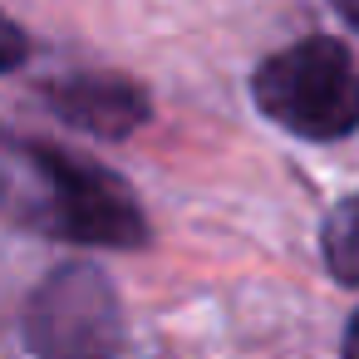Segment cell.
Here are the masks:
<instances>
[{
    "mask_svg": "<svg viewBox=\"0 0 359 359\" xmlns=\"http://www.w3.org/2000/svg\"><path fill=\"white\" fill-rule=\"evenodd\" d=\"M15 163L35 177L30 207L20 212L50 236L89 246H143L148 222L128 187L89 158H74L55 143H15Z\"/></svg>",
    "mask_w": 359,
    "mask_h": 359,
    "instance_id": "cell-1",
    "label": "cell"
},
{
    "mask_svg": "<svg viewBox=\"0 0 359 359\" xmlns=\"http://www.w3.org/2000/svg\"><path fill=\"white\" fill-rule=\"evenodd\" d=\"M251 94L271 123L310 143H334L359 128V69L330 35H305L261 60Z\"/></svg>",
    "mask_w": 359,
    "mask_h": 359,
    "instance_id": "cell-2",
    "label": "cell"
},
{
    "mask_svg": "<svg viewBox=\"0 0 359 359\" xmlns=\"http://www.w3.org/2000/svg\"><path fill=\"white\" fill-rule=\"evenodd\" d=\"M25 339L45 359H109L123 339L109 276L94 266H60L25 305Z\"/></svg>",
    "mask_w": 359,
    "mask_h": 359,
    "instance_id": "cell-3",
    "label": "cell"
},
{
    "mask_svg": "<svg viewBox=\"0 0 359 359\" xmlns=\"http://www.w3.org/2000/svg\"><path fill=\"white\" fill-rule=\"evenodd\" d=\"M45 104L94 138H128L148 123V94L123 74H65L45 84Z\"/></svg>",
    "mask_w": 359,
    "mask_h": 359,
    "instance_id": "cell-4",
    "label": "cell"
},
{
    "mask_svg": "<svg viewBox=\"0 0 359 359\" xmlns=\"http://www.w3.org/2000/svg\"><path fill=\"white\" fill-rule=\"evenodd\" d=\"M325 261L344 285H359V197L339 202L325 222Z\"/></svg>",
    "mask_w": 359,
    "mask_h": 359,
    "instance_id": "cell-5",
    "label": "cell"
},
{
    "mask_svg": "<svg viewBox=\"0 0 359 359\" xmlns=\"http://www.w3.org/2000/svg\"><path fill=\"white\" fill-rule=\"evenodd\" d=\"M344 359H359V310H354V320L344 330Z\"/></svg>",
    "mask_w": 359,
    "mask_h": 359,
    "instance_id": "cell-6",
    "label": "cell"
},
{
    "mask_svg": "<svg viewBox=\"0 0 359 359\" xmlns=\"http://www.w3.org/2000/svg\"><path fill=\"white\" fill-rule=\"evenodd\" d=\"M334 11H339V15H344V20L359 30V0H334Z\"/></svg>",
    "mask_w": 359,
    "mask_h": 359,
    "instance_id": "cell-7",
    "label": "cell"
}]
</instances>
